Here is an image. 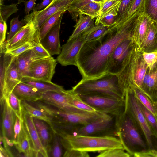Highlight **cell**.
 <instances>
[{"label":"cell","instance_id":"816d5d0a","mask_svg":"<svg viewBox=\"0 0 157 157\" xmlns=\"http://www.w3.org/2000/svg\"><path fill=\"white\" fill-rule=\"evenodd\" d=\"M64 157H89L88 152L75 150H66L63 155Z\"/></svg>","mask_w":157,"mask_h":157},{"label":"cell","instance_id":"4fadbf2b","mask_svg":"<svg viewBox=\"0 0 157 157\" xmlns=\"http://www.w3.org/2000/svg\"><path fill=\"white\" fill-rule=\"evenodd\" d=\"M135 44L132 39H128L117 45L110 56L106 73L117 75L120 72L130 50Z\"/></svg>","mask_w":157,"mask_h":157},{"label":"cell","instance_id":"8d00e7d4","mask_svg":"<svg viewBox=\"0 0 157 157\" xmlns=\"http://www.w3.org/2000/svg\"><path fill=\"white\" fill-rule=\"evenodd\" d=\"M135 0H121L117 17L116 24L127 19Z\"/></svg>","mask_w":157,"mask_h":157},{"label":"cell","instance_id":"f35d334b","mask_svg":"<svg viewBox=\"0 0 157 157\" xmlns=\"http://www.w3.org/2000/svg\"><path fill=\"white\" fill-rule=\"evenodd\" d=\"M106 0H73L67 11L71 14L72 19L76 20L78 16L79 9L86 4L93 1L105 2Z\"/></svg>","mask_w":157,"mask_h":157},{"label":"cell","instance_id":"e0dca14e","mask_svg":"<svg viewBox=\"0 0 157 157\" xmlns=\"http://www.w3.org/2000/svg\"><path fill=\"white\" fill-rule=\"evenodd\" d=\"M23 122L29 137L33 150L40 154L43 157H48L47 152L43 146L39 137L34 123L33 117L23 107Z\"/></svg>","mask_w":157,"mask_h":157},{"label":"cell","instance_id":"52a82bcc","mask_svg":"<svg viewBox=\"0 0 157 157\" xmlns=\"http://www.w3.org/2000/svg\"><path fill=\"white\" fill-rule=\"evenodd\" d=\"M65 133L73 135L117 137L116 116L103 113L88 124L76 127Z\"/></svg>","mask_w":157,"mask_h":157},{"label":"cell","instance_id":"ee69618b","mask_svg":"<svg viewBox=\"0 0 157 157\" xmlns=\"http://www.w3.org/2000/svg\"><path fill=\"white\" fill-rule=\"evenodd\" d=\"M141 110L147 122L157 135V118L138 99Z\"/></svg>","mask_w":157,"mask_h":157},{"label":"cell","instance_id":"6da1fadb","mask_svg":"<svg viewBox=\"0 0 157 157\" xmlns=\"http://www.w3.org/2000/svg\"><path fill=\"white\" fill-rule=\"evenodd\" d=\"M138 11L109 27L99 39L86 42L77 57V66L83 79L93 78L106 73L111 55L121 42L132 39L141 13Z\"/></svg>","mask_w":157,"mask_h":157},{"label":"cell","instance_id":"5bb4252c","mask_svg":"<svg viewBox=\"0 0 157 157\" xmlns=\"http://www.w3.org/2000/svg\"><path fill=\"white\" fill-rule=\"evenodd\" d=\"M39 101L66 112L75 113L87 112L70 104L66 90L62 92L50 91L43 93Z\"/></svg>","mask_w":157,"mask_h":157},{"label":"cell","instance_id":"f546056e","mask_svg":"<svg viewBox=\"0 0 157 157\" xmlns=\"http://www.w3.org/2000/svg\"><path fill=\"white\" fill-rule=\"evenodd\" d=\"M14 145L20 153L24 154V156H25L30 151L33 150L24 124L17 142Z\"/></svg>","mask_w":157,"mask_h":157},{"label":"cell","instance_id":"f5cc1de1","mask_svg":"<svg viewBox=\"0 0 157 157\" xmlns=\"http://www.w3.org/2000/svg\"><path fill=\"white\" fill-rule=\"evenodd\" d=\"M144 0H135L133 5L129 13L128 17L137 11L143 12Z\"/></svg>","mask_w":157,"mask_h":157},{"label":"cell","instance_id":"836d02e7","mask_svg":"<svg viewBox=\"0 0 157 157\" xmlns=\"http://www.w3.org/2000/svg\"><path fill=\"white\" fill-rule=\"evenodd\" d=\"M21 104L23 109L33 117L44 121L51 127L52 124L50 119L41 109L27 101H21Z\"/></svg>","mask_w":157,"mask_h":157},{"label":"cell","instance_id":"681fc988","mask_svg":"<svg viewBox=\"0 0 157 157\" xmlns=\"http://www.w3.org/2000/svg\"><path fill=\"white\" fill-rule=\"evenodd\" d=\"M142 56L148 67H151L157 62V51L150 52H142Z\"/></svg>","mask_w":157,"mask_h":157},{"label":"cell","instance_id":"d6a6232c","mask_svg":"<svg viewBox=\"0 0 157 157\" xmlns=\"http://www.w3.org/2000/svg\"><path fill=\"white\" fill-rule=\"evenodd\" d=\"M65 12H58L49 17L38 29L40 40L44 38L50 30L58 22L60 17Z\"/></svg>","mask_w":157,"mask_h":157},{"label":"cell","instance_id":"680465c9","mask_svg":"<svg viewBox=\"0 0 157 157\" xmlns=\"http://www.w3.org/2000/svg\"><path fill=\"white\" fill-rule=\"evenodd\" d=\"M18 1L17 4H20L21 2H24V0H17Z\"/></svg>","mask_w":157,"mask_h":157},{"label":"cell","instance_id":"603a6c76","mask_svg":"<svg viewBox=\"0 0 157 157\" xmlns=\"http://www.w3.org/2000/svg\"><path fill=\"white\" fill-rule=\"evenodd\" d=\"M151 21L143 12L140 13L132 37L134 43L140 48L147 35Z\"/></svg>","mask_w":157,"mask_h":157},{"label":"cell","instance_id":"7dc6e473","mask_svg":"<svg viewBox=\"0 0 157 157\" xmlns=\"http://www.w3.org/2000/svg\"><path fill=\"white\" fill-rule=\"evenodd\" d=\"M130 155L121 148H113L103 150L97 155V157H129Z\"/></svg>","mask_w":157,"mask_h":157},{"label":"cell","instance_id":"44dd1931","mask_svg":"<svg viewBox=\"0 0 157 157\" xmlns=\"http://www.w3.org/2000/svg\"><path fill=\"white\" fill-rule=\"evenodd\" d=\"M12 92L21 101L30 102L40 101L43 94L36 88L22 82L15 86Z\"/></svg>","mask_w":157,"mask_h":157},{"label":"cell","instance_id":"7a4b0ae2","mask_svg":"<svg viewBox=\"0 0 157 157\" xmlns=\"http://www.w3.org/2000/svg\"><path fill=\"white\" fill-rule=\"evenodd\" d=\"M116 128L117 137L131 156L152 153L144 132L125 106L116 116Z\"/></svg>","mask_w":157,"mask_h":157},{"label":"cell","instance_id":"d4e9b609","mask_svg":"<svg viewBox=\"0 0 157 157\" xmlns=\"http://www.w3.org/2000/svg\"><path fill=\"white\" fill-rule=\"evenodd\" d=\"M140 48L143 52L157 51V22L151 21L147 35Z\"/></svg>","mask_w":157,"mask_h":157},{"label":"cell","instance_id":"f907efd6","mask_svg":"<svg viewBox=\"0 0 157 157\" xmlns=\"http://www.w3.org/2000/svg\"><path fill=\"white\" fill-rule=\"evenodd\" d=\"M24 125L23 119H21L16 116L14 127V145L17 142L18 136Z\"/></svg>","mask_w":157,"mask_h":157},{"label":"cell","instance_id":"60d3db41","mask_svg":"<svg viewBox=\"0 0 157 157\" xmlns=\"http://www.w3.org/2000/svg\"><path fill=\"white\" fill-rule=\"evenodd\" d=\"M54 133L52 143L49 156L60 157L63 156V148L59 136Z\"/></svg>","mask_w":157,"mask_h":157},{"label":"cell","instance_id":"83f0119b","mask_svg":"<svg viewBox=\"0 0 157 157\" xmlns=\"http://www.w3.org/2000/svg\"><path fill=\"white\" fill-rule=\"evenodd\" d=\"M78 17V19L74 26L75 29L68 40L77 37L95 24L93 19L87 15L80 14Z\"/></svg>","mask_w":157,"mask_h":157},{"label":"cell","instance_id":"484cf974","mask_svg":"<svg viewBox=\"0 0 157 157\" xmlns=\"http://www.w3.org/2000/svg\"><path fill=\"white\" fill-rule=\"evenodd\" d=\"M21 82L36 88L43 94L48 91L62 92L65 90L62 86L52 82L35 79L29 77L22 78Z\"/></svg>","mask_w":157,"mask_h":157},{"label":"cell","instance_id":"ffe728a7","mask_svg":"<svg viewBox=\"0 0 157 157\" xmlns=\"http://www.w3.org/2000/svg\"><path fill=\"white\" fill-rule=\"evenodd\" d=\"M17 56H13L6 71L5 85L6 99L8 98L15 86L21 82L22 78L17 67Z\"/></svg>","mask_w":157,"mask_h":157},{"label":"cell","instance_id":"db71d44e","mask_svg":"<svg viewBox=\"0 0 157 157\" xmlns=\"http://www.w3.org/2000/svg\"><path fill=\"white\" fill-rule=\"evenodd\" d=\"M7 31L6 22L0 21V46L5 42L6 35Z\"/></svg>","mask_w":157,"mask_h":157},{"label":"cell","instance_id":"8992f818","mask_svg":"<svg viewBox=\"0 0 157 157\" xmlns=\"http://www.w3.org/2000/svg\"><path fill=\"white\" fill-rule=\"evenodd\" d=\"M35 105L41 109L50 119L52 128H57L68 130L86 125L100 116L102 113H71L64 112L39 101Z\"/></svg>","mask_w":157,"mask_h":157},{"label":"cell","instance_id":"bcb514c9","mask_svg":"<svg viewBox=\"0 0 157 157\" xmlns=\"http://www.w3.org/2000/svg\"><path fill=\"white\" fill-rule=\"evenodd\" d=\"M119 7V6L116 7L100 19L98 22V24L101 23L104 26L108 27L115 25Z\"/></svg>","mask_w":157,"mask_h":157},{"label":"cell","instance_id":"ba28073f","mask_svg":"<svg viewBox=\"0 0 157 157\" xmlns=\"http://www.w3.org/2000/svg\"><path fill=\"white\" fill-rule=\"evenodd\" d=\"M125 99L126 108L130 112L144 132L151 151L157 156V135L145 118L132 89L126 90Z\"/></svg>","mask_w":157,"mask_h":157},{"label":"cell","instance_id":"6f0895ef","mask_svg":"<svg viewBox=\"0 0 157 157\" xmlns=\"http://www.w3.org/2000/svg\"><path fill=\"white\" fill-rule=\"evenodd\" d=\"M137 157H157L156 155L154 154L151 153H147L140 154L137 155Z\"/></svg>","mask_w":157,"mask_h":157},{"label":"cell","instance_id":"5b68a950","mask_svg":"<svg viewBox=\"0 0 157 157\" xmlns=\"http://www.w3.org/2000/svg\"><path fill=\"white\" fill-rule=\"evenodd\" d=\"M148 66L144 60L142 52L135 44L130 50L117 75L124 90L137 88L141 90L142 84Z\"/></svg>","mask_w":157,"mask_h":157},{"label":"cell","instance_id":"9c48e42d","mask_svg":"<svg viewBox=\"0 0 157 157\" xmlns=\"http://www.w3.org/2000/svg\"><path fill=\"white\" fill-rule=\"evenodd\" d=\"M78 95L84 102L100 112L116 116L125 108V98L120 100L101 94Z\"/></svg>","mask_w":157,"mask_h":157},{"label":"cell","instance_id":"ac0fdd59","mask_svg":"<svg viewBox=\"0 0 157 157\" xmlns=\"http://www.w3.org/2000/svg\"><path fill=\"white\" fill-rule=\"evenodd\" d=\"M63 14L60 17L57 23L48 32L40 42L51 56L59 55L61 52L59 40V31Z\"/></svg>","mask_w":157,"mask_h":157},{"label":"cell","instance_id":"f6af8a7d","mask_svg":"<svg viewBox=\"0 0 157 157\" xmlns=\"http://www.w3.org/2000/svg\"><path fill=\"white\" fill-rule=\"evenodd\" d=\"M17 3L10 5H0V21L6 22L9 17L12 14L18 10L17 7Z\"/></svg>","mask_w":157,"mask_h":157},{"label":"cell","instance_id":"7402d4cb","mask_svg":"<svg viewBox=\"0 0 157 157\" xmlns=\"http://www.w3.org/2000/svg\"><path fill=\"white\" fill-rule=\"evenodd\" d=\"M33 121L41 143L48 157L54 133L50 125L44 121L33 117Z\"/></svg>","mask_w":157,"mask_h":157},{"label":"cell","instance_id":"7bdbcfd3","mask_svg":"<svg viewBox=\"0 0 157 157\" xmlns=\"http://www.w3.org/2000/svg\"><path fill=\"white\" fill-rule=\"evenodd\" d=\"M24 18L19 21V16L14 17L10 21V29L6 41L10 40L20 29L27 23Z\"/></svg>","mask_w":157,"mask_h":157},{"label":"cell","instance_id":"b9f144b4","mask_svg":"<svg viewBox=\"0 0 157 157\" xmlns=\"http://www.w3.org/2000/svg\"><path fill=\"white\" fill-rule=\"evenodd\" d=\"M7 99L10 107L14 112L16 116L21 119H23V108L21 101L13 92L9 95Z\"/></svg>","mask_w":157,"mask_h":157},{"label":"cell","instance_id":"277c9868","mask_svg":"<svg viewBox=\"0 0 157 157\" xmlns=\"http://www.w3.org/2000/svg\"><path fill=\"white\" fill-rule=\"evenodd\" d=\"M72 89L78 94H101L120 100L124 98L126 92L118 75L108 72L95 78H82Z\"/></svg>","mask_w":157,"mask_h":157},{"label":"cell","instance_id":"30bf717a","mask_svg":"<svg viewBox=\"0 0 157 157\" xmlns=\"http://www.w3.org/2000/svg\"><path fill=\"white\" fill-rule=\"evenodd\" d=\"M57 62L56 59L51 56L32 61L29 67V78L52 82Z\"/></svg>","mask_w":157,"mask_h":157},{"label":"cell","instance_id":"7c38bea8","mask_svg":"<svg viewBox=\"0 0 157 157\" xmlns=\"http://www.w3.org/2000/svg\"><path fill=\"white\" fill-rule=\"evenodd\" d=\"M85 42L82 34L75 38L67 40L62 46L61 52L57 57V62L62 66L73 65L77 66L78 55Z\"/></svg>","mask_w":157,"mask_h":157},{"label":"cell","instance_id":"9a60e30c","mask_svg":"<svg viewBox=\"0 0 157 157\" xmlns=\"http://www.w3.org/2000/svg\"><path fill=\"white\" fill-rule=\"evenodd\" d=\"M73 0H52L50 4L41 10L33 11L30 14L36 28L39 29L50 16L61 11L65 12Z\"/></svg>","mask_w":157,"mask_h":157},{"label":"cell","instance_id":"f1b7e54d","mask_svg":"<svg viewBox=\"0 0 157 157\" xmlns=\"http://www.w3.org/2000/svg\"><path fill=\"white\" fill-rule=\"evenodd\" d=\"M67 93L69 102L73 106L87 112H99L84 102L72 89L67 90Z\"/></svg>","mask_w":157,"mask_h":157},{"label":"cell","instance_id":"4dcf8cb0","mask_svg":"<svg viewBox=\"0 0 157 157\" xmlns=\"http://www.w3.org/2000/svg\"><path fill=\"white\" fill-rule=\"evenodd\" d=\"M109 28L101 23L97 25L94 24L81 34L86 42L90 41L101 37L108 31Z\"/></svg>","mask_w":157,"mask_h":157},{"label":"cell","instance_id":"91938a15","mask_svg":"<svg viewBox=\"0 0 157 157\" xmlns=\"http://www.w3.org/2000/svg\"></svg>","mask_w":157,"mask_h":157},{"label":"cell","instance_id":"8fae6325","mask_svg":"<svg viewBox=\"0 0 157 157\" xmlns=\"http://www.w3.org/2000/svg\"><path fill=\"white\" fill-rule=\"evenodd\" d=\"M24 18L27 22L9 41H5L3 44L6 52L19 47L34 39L37 28L30 14Z\"/></svg>","mask_w":157,"mask_h":157},{"label":"cell","instance_id":"74e56055","mask_svg":"<svg viewBox=\"0 0 157 157\" xmlns=\"http://www.w3.org/2000/svg\"><path fill=\"white\" fill-rule=\"evenodd\" d=\"M143 12L151 21L157 22V0H144Z\"/></svg>","mask_w":157,"mask_h":157},{"label":"cell","instance_id":"3957f363","mask_svg":"<svg viewBox=\"0 0 157 157\" xmlns=\"http://www.w3.org/2000/svg\"><path fill=\"white\" fill-rule=\"evenodd\" d=\"M52 129L60 137L65 150H75L88 152L101 151L113 148L124 149L117 137L73 135L66 133L57 128H53Z\"/></svg>","mask_w":157,"mask_h":157},{"label":"cell","instance_id":"11a10c76","mask_svg":"<svg viewBox=\"0 0 157 157\" xmlns=\"http://www.w3.org/2000/svg\"><path fill=\"white\" fill-rule=\"evenodd\" d=\"M36 0H29L24 1L25 5V13L26 14H29L30 12L33 10L35 2Z\"/></svg>","mask_w":157,"mask_h":157},{"label":"cell","instance_id":"1f68e13d","mask_svg":"<svg viewBox=\"0 0 157 157\" xmlns=\"http://www.w3.org/2000/svg\"><path fill=\"white\" fill-rule=\"evenodd\" d=\"M105 2L93 1L86 4L79 10L78 16L81 14L87 15L93 19L97 18Z\"/></svg>","mask_w":157,"mask_h":157},{"label":"cell","instance_id":"e575fe53","mask_svg":"<svg viewBox=\"0 0 157 157\" xmlns=\"http://www.w3.org/2000/svg\"><path fill=\"white\" fill-rule=\"evenodd\" d=\"M132 89L138 100L157 117V104H155L147 95L140 89L136 87Z\"/></svg>","mask_w":157,"mask_h":157},{"label":"cell","instance_id":"9f6ffc18","mask_svg":"<svg viewBox=\"0 0 157 157\" xmlns=\"http://www.w3.org/2000/svg\"><path fill=\"white\" fill-rule=\"evenodd\" d=\"M52 0H43L40 3L37 5L36 6H34L33 9V11H39L40 10L46 7L51 3Z\"/></svg>","mask_w":157,"mask_h":157},{"label":"cell","instance_id":"c3c4849f","mask_svg":"<svg viewBox=\"0 0 157 157\" xmlns=\"http://www.w3.org/2000/svg\"><path fill=\"white\" fill-rule=\"evenodd\" d=\"M34 43V40L15 49L6 51L5 52L13 56H17L27 50L32 49L35 46Z\"/></svg>","mask_w":157,"mask_h":157},{"label":"cell","instance_id":"4316f807","mask_svg":"<svg viewBox=\"0 0 157 157\" xmlns=\"http://www.w3.org/2000/svg\"><path fill=\"white\" fill-rule=\"evenodd\" d=\"M31 49L27 50L17 56V63L19 74L22 78L30 77L29 67L32 61Z\"/></svg>","mask_w":157,"mask_h":157},{"label":"cell","instance_id":"d590c367","mask_svg":"<svg viewBox=\"0 0 157 157\" xmlns=\"http://www.w3.org/2000/svg\"><path fill=\"white\" fill-rule=\"evenodd\" d=\"M38 30H36L35 36V46L31 49L32 61L51 56L40 42Z\"/></svg>","mask_w":157,"mask_h":157},{"label":"cell","instance_id":"cb8c5ba5","mask_svg":"<svg viewBox=\"0 0 157 157\" xmlns=\"http://www.w3.org/2000/svg\"><path fill=\"white\" fill-rule=\"evenodd\" d=\"M3 45L0 46V102L1 105L6 99L5 82L6 73L7 68L14 56L5 52Z\"/></svg>","mask_w":157,"mask_h":157},{"label":"cell","instance_id":"2e32d148","mask_svg":"<svg viewBox=\"0 0 157 157\" xmlns=\"http://www.w3.org/2000/svg\"><path fill=\"white\" fill-rule=\"evenodd\" d=\"M2 106V137L8 145L13 144L14 127L16 115L10 107L7 99H5L1 105Z\"/></svg>","mask_w":157,"mask_h":157},{"label":"cell","instance_id":"d6986e66","mask_svg":"<svg viewBox=\"0 0 157 157\" xmlns=\"http://www.w3.org/2000/svg\"><path fill=\"white\" fill-rule=\"evenodd\" d=\"M140 90L157 104V62L151 67H148Z\"/></svg>","mask_w":157,"mask_h":157},{"label":"cell","instance_id":"ab89813d","mask_svg":"<svg viewBox=\"0 0 157 157\" xmlns=\"http://www.w3.org/2000/svg\"><path fill=\"white\" fill-rule=\"evenodd\" d=\"M121 0H106L104 3L99 14L96 18L95 25L98 24L100 19L116 7L119 6Z\"/></svg>","mask_w":157,"mask_h":157}]
</instances>
